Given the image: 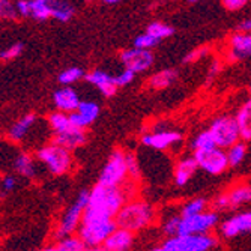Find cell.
<instances>
[{"mask_svg":"<svg viewBox=\"0 0 251 251\" xmlns=\"http://www.w3.org/2000/svg\"><path fill=\"white\" fill-rule=\"evenodd\" d=\"M53 101H54V105L57 107V110L65 111V113L75 111L81 102L78 95L75 94V90L71 87L59 89L57 92H54V95H53Z\"/></svg>","mask_w":251,"mask_h":251,"instance_id":"d6986e66","label":"cell"},{"mask_svg":"<svg viewBox=\"0 0 251 251\" xmlns=\"http://www.w3.org/2000/svg\"><path fill=\"white\" fill-rule=\"evenodd\" d=\"M84 75L83 70L80 68H70V70H65L60 75H59V83L60 84H65V86H70L73 83H75L77 80H80L81 77Z\"/></svg>","mask_w":251,"mask_h":251,"instance_id":"d6a6232c","label":"cell"},{"mask_svg":"<svg viewBox=\"0 0 251 251\" xmlns=\"http://www.w3.org/2000/svg\"><path fill=\"white\" fill-rule=\"evenodd\" d=\"M17 187V179L14 176H5L2 180V188H3V194L14 191V188Z\"/></svg>","mask_w":251,"mask_h":251,"instance_id":"7bdbcfd3","label":"cell"},{"mask_svg":"<svg viewBox=\"0 0 251 251\" xmlns=\"http://www.w3.org/2000/svg\"><path fill=\"white\" fill-rule=\"evenodd\" d=\"M125 197L126 196L121 187L104 185L98 182L89 194V203L81 223L115 218L125 204Z\"/></svg>","mask_w":251,"mask_h":251,"instance_id":"6da1fadb","label":"cell"},{"mask_svg":"<svg viewBox=\"0 0 251 251\" xmlns=\"http://www.w3.org/2000/svg\"><path fill=\"white\" fill-rule=\"evenodd\" d=\"M199 169L197 159L193 158H184L182 161L177 163L176 169H175V184L177 187H184L188 184V180L193 177V175L196 173V170Z\"/></svg>","mask_w":251,"mask_h":251,"instance_id":"ffe728a7","label":"cell"},{"mask_svg":"<svg viewBox=\"0 0 251 251\" xmlns=\"http://www.w3.org/2000/svg\"><path fill=\"white\" fill-rule=\"evenodd\" d=\"M204 208H206V200H204V199H196V200L188 201L185 206L182 208L180 215L182 217H191V215H196V214L203 212Z\"/></svg>","mask_w":251,"mask_h":251,"instance_id":"4dcf8cb0","label":"cell"},{"mask_svg":"<svg viewBox=\"0 0 251 251\" xmlns=\"http://www.w3.org/2000/svg\"><path fill=\"white\" fill-rule=\"evenodd\" d=\"M239 30H242V32H251V20H247V21L241 23Z\"/></svg>","mask_w":251,"mask_h":251,"instance_id":"bcb514c9","label":"cell"},{"mask_svg":"<svg viewBox=\"0 0 251 251\" xmlns=\"http://www.w3.org/2000/svg\"><path fill=\"white\" fill-rule=\"evenodd\" d=\"M218 70H220V65H218V62H214V63H212V66H211V70H209V74H208V77H209V78L215 77V74L218 73Z\"/></svg>","mask_w":251,"mask_h":251,"instance_id":"f6af8a7d","label":"cell"},{"mask_svg":"<svg viewBox=\"0 0 251 251\" xmlns=\"http://www.w3.org/2000/svg\"><path fill=\"white\" fill-rule=\"evenodd\" d=\"M115 218L118 227H124L131 232H139L152 223L153 209L145 201H131L124 204Z\"/></svg>","mask_w":251,"mask_h":251,"instance_id":"7a4b0ae2","label":"cell"},{"mask_svg":"<svg viewBox=\"0 0 251 251\" xmlns=\"http://www.w3.org/2000/svg\"><path fill=\"white\" fill-rule=\"evenodd\" d=\"M35 122H36V116L32 115V113H30V115L23 116L20 121H17L11 126V129L8 132L9 140H12V142H21L29 134V131L32 129V126L35 125Z\"/></svg>","mask_w":251,"mask_h":251,"instance_id":"7402d4cb","label":"cell"},{"mask_svg":"<svg viewBox=\"0 0 251 251\" xmlns=\"http://www.w3.org/2000/svg\"><path fill=\"white\" fill-rule=\"evenodd\" d=\"M134 232L124 229V227H118L116 230H113L110 233V236L104 241V244L101 245L100 250L104 251H125L128 248H131L132 242H134Z\"/></svg>","mask_w":251,"mask_h":251,"instance_id":"2e32d148","label":"cell"},{"mask_svg":"<svg viewBox=\"0 0 251 251\" xmlns=\"http://www.w3.org/2000/svg\"><path fill=\"white\" fill-rule=\"evenodd\" d=\"M53 142L66 148V149H77L80 148L81 145H84L86 142V134H84V128H80V126H75V125H71L68 129L65 131H60V132H54V137H53Z\"/></svg>","mask_w":251,"mask_h":251,"instance_id":"9a60e30c","label":"cell"},{"mask_svg":"<svg viewBox=\"0 0 251 251\" xmlns=\"http://www.w3.org/2000/svg\"><path fill=\"white\" fill-rule=\"evenodd\" d=\"M86 80L90 83V84H94L97 86L100 90H101V94L107 98L113 97L116 94V90H118V84H116V80L113 75H110L108 73L105 71H101V70H97V71H92V73H89L86 75Z\"/></svg>","mask_w":251,"mask_h":251,"instance_id":"ac0fdd59","label":"cell"},{"mask_svg":"<svg viewBox=\"0 0 251 251\" xmlns=\"http://www.w3.org/2000/svg\"><path fill=\"white\" fill-rule=\"evenodd\" d=\"M209 131H211L214 140H215V145L218 148H230L235 143H238L239 139L242 137L238 119H233L229 116L215 119L212 122Z\"/></svg>","mask_w":251,"mask_h":251,"instance_id":"8992f818","label":"cell"},{"mask_svg":"<svg viewBox=\"0 0 251 251\" xmlns=\"http://www.w3.org/2000/svg\"><path fill=\"white\" fill-rule=\"evenodd\" d=\"M105 3H110V5H113V3H118V2H121V0H104Z\"/></svg>","mask_w":251,"mask_h":251,"instance_id":"7dc6e473","label":"cell"},{"mask_svg":"<svg viewBox=\"0 0 251 251\" xmlns=\"http://www.w3.org/2000/svg\"><path fill=\"white\" fill-rule=\"evenodd\" d=\"M100 115V107L95 102L90 101H81L78 108L73 113H70V119L73 122V125L80 126V128H86L87 125L92 124Z\"/></svg>","mask_w":251,"mask_h":251,"instance_id":"e0dca14e","label":"cell"},{"mask_svg":"<svg viewBox=\"0 0 251 251\" xmlns=\"http://www.w3.org/2000/svg\"><path fill=\"white\" fill-rule=\"evenodd\" d=\"M135 71H132V70H129V68H125V70L119 74V75H116L115 77V80H116V84L119 86V87H122V86H126V84H129L132 80H134V77H135Z\"/></svg>","mask_w":251,"mask_h":251,"instance_id":"f35d334b","label":"cell"},{"mask_svg":"<svg viewBox=\"0 0 251 251\" xmlns=\"http://www.w3.org/2000/svg\"><path fill=\"white\" fill-rule=\"evenodd\" d=\"M126 166H128V173H129V176H132V177H137V176H139L140 170H139V164H137V159L134 158V155L126 153Z\"/></svg>","mask_w":251,"mask_h":251,"instance_id":"ab89813d","label":"cell"},{"mask_svg":"<svg viewBox=\"0 0 251 251\" xmlns=\"http://www.w3.org/2000/svg\"><path fill=\"white\" fill-rule=\"evenodd\" d=\"M121 60L125 65V68H129V70L135 73H142L146 71L153 63V54L148 49L134 47L131 50H125L121 54Z\"/></svg>","mask_w":251,"mask_h":251,"instance_id":"8fae6325","label":"cell"},{"mask_svg":"<svg viewBox=\"0 0 251 251\" xmlns=\"http://www.w3.org/2000/svg\"><path fill=\"white\" fill-rule=\"evenodd\" d=\"M218 217L215 212H200L191 217H182L177 235L208 233L217 224Z\"/></svg>","mask_w":251,"mask_h":251,"instance_id":"30bf717a","label":"cell"},{"mask_svg":"<svg viewBox=\"0 0 251 251\" xmlns=\"http://www.w3.org/2000/svg\"><path fill=\"white\" fill-rule=\"evenodd\" d=\"M18 15L21 17H30V0H18L15 3Z\"/></svg>","mask_w":251,"mask_h":251,"instance_id":"b9f144b4","label":"cell"},{"mask_svg":"<svg viewBox=\"0 0 251 251\" xmlns=\"http://www.w3.org/2000/svg\"><path fill=\"white\" fill-rule=\"evenodd\" d=\"M239 126H241V134H242V139L250 140L251 139V100H248L242 108L238 111V116H236Z\"/></svg>","mask_w":251,"mask_h":251,"instance_id":"484cf974","label":"cell"},{"mask_svg":"<svg viewBox=\"0 0 251 251\" xmlns=\"http://www.w3.org/2000/svg\"><path fill=\"white\" fill-rule=\"evenodd\" d=\"M49 125L51 126L53 132H60V131H65L68 129L73 122L70 119V115H66L65 111H59V113H53L49 118Z\"/></svg>","mask_w":251,"mask_h":251,"instance_id":"f1b7e54d","label":"cell"},{"mask_svg":"<svg viewBox=\"0 0 251 251\" xmlns=\"http://www.w3.org/2000/svg\"><path fill=\"white\" fill-rule=\"evenodd\" d=\"M188 2H197V0H188Z\"/></svg>","mask_w":251,"mask_h":251,"instance_id":"c3c4849f","label":"cell"},{"mask_svg":"<svg viewBox=\"0 0 251 251\" xmlns=\"http://www.w3.org/2000/svg\"><path fill=\"white\" fill-rule=\"evenodd\" d=\"M14 167H15V172L21 176L25 177H35L36 176V166H35V161L33 158L26 153V152H21L17 155L15 161H14Z\"/></svg>","mask_w":251,"mask_h":251,"instance_id":"603a6c76","label":"cell"},{"mask_svg":"<svg viewBox=\"0 0 251 251\" xmlns=\"http://www.w3.org/2000/svg\"><path fill=\"white\" fill-rule=\"evenodd\" d=\"M194 158L197 159L199 167L209 175H221L230 166L229 156L218 146L211 149H196Z\"/></svg>","mask_w":251,"mask_h":251,"instance_id":"9c48e42d","label":"cell"},{"mask_svg":"<svg viewBox=\"0 0 251 251\" xmlns=\"http://www.w3.org/2000/svg\"><path fill=\"white\" fill-rule=\"evenodd\" d=\"M217 247V239L208 233L175 235L158 247V251H208Z\"/></svg>","mask_w":251,"mask_h":251,"instance_id":"3957f363","label":"cell"},{"mask_svg":"<svg viewBox=\"0 0 251 251\" xmlns=\"http://www.w3.org/2000/svg\"><path fill=\"white\" fill-rule=\"evenodd\" d=\"M182 215H173L164 223V233L169 236H175L179 232V226H180Z\"/></svg>","mask_w":251,"mask_h":251,"instance_id":"8d00e7d4","label":"cell"},{"mask_svg":"<svg viewBox=\"0 0 251 251\" xmlns=\"http://www.w3.org/2000/svg\"><path fill=\"white\" fill-rule=\"evenodd\" d=\"M89 191H81L77 197V200L71 204L70 209H68L60 221V226L56 232L57 238H65L68 235H73V232L80 226L81 220H83V214L87 208L89 203Z\"/></svg>","mask_w":251,"mask_h":251,"instance_id":"ba28073f","label":"cell"},{"mask_svg":"<svg viewBox=\"0 0 251 251\" xmlns=\"http://www.w3.org/2000/svg\"><path fill=\"white\" fill-rule=\"evenodd\" d=\"M53 6V18L66 23L70 21L74 15V6L71 3H68L66 0H51Z\"/></svg>","mask_w":251,"mask_h":251,"instance_id":"4316f807","label":"cell"},{"mask_svg":"<svg viewBox=\"0 0 251 251\" xmlns=\"http://www.w3.org/2000/svg\"><path fill=\"white\" fill-rule=\"evenodd\" d=\"M245 152H247V148H245V145H242V143H235L233 146H230L229 148V152H227V156H229V163H230V166H238L242 159H244V156H245Z\"/></svg>","mask_w":251,"mask_h":251,"instance_id":"836d02e7","label":"cell"},{"mask_svg":"<svg viewBox=\"0 0 251 251\" xmlns=\"http://www.w3.org/2000/svg\"><path fill=\"white\" fill-rule=\"evenodd\" d=\"M204 51H206V49H200V50H196L194 53H191V54H188V56L185 57V62H193V60H197L200 56H203V54H204Z\"/></svg>","mask_w":251,"mask_h":251,"instance_id":"ee69618b","label":"cell"},{"mask_svg":"<svg viewBox=\"0 0 251 251\" xmlns=\"http://www.w3.org/2000/svg\"><path fill=\"white\" fill-rule=\"evenodd\" d=\"M159 42V39H156L153 35L151 33H145V35H140V36H137L135 41H134V47H139V49H148L151 50L152 47H155V45Z\"/></svg>","mask_w":251,"mask_h":251,"instance_id":"e575fe53","label":"cell"},{"mask_svg":"<svg viewBox=\"0 0 251 251\" xmlns=\"http://www.w3.org/2000/svg\"><path fill=\"white\" fill-rule=\"evenodd\" d=\"M248 201H251V187L242 185V187H236L232 191L220 196L215 200L214 206H215V209H233V208L241 206V204L248 203Z\"/></svg>","mask_w":251,"mask_h":251,"instance_id":"7c38bea8","label":"cell"},{"mask_svg":"<svg viewBox=\"0 0 251 251\" xmlns=\"http://www.w3.org/2000/svg\"><path fill=\"white\" fill-rule=\"evenodd\" d=\"M221 235L224 238H236L242 233H251V211L235 215L221 224Z\"/></svg>","mask_w":251,"mask_h":251,"instance_id":"4fadbf2b","label":"cell"},{"mask_svg":"<svg viewBox=\"0 0 251 251\" xmlns=\"http://www.w3.org/2000/svg\"><path fill=\"white\" fill-rule=\"evenodd\" d=\"M128 166H126V153L122 151H115L102 169L100 175V184L104 185H111V187H121L124 180L128 176Z\"/></svg>","mask_w":251,"mask_h":251,"instance_id":"52a82bcc","label":"cell"},{"mask_svg":"<svg viewBox=\"0 0 251 251\" xmlns=\"http://www.w3.org/2000/svg\"><path fill=\"white\" fill-rule=\"evenodd\" d=\"M193 148L194 151L196 149H211V148H217L215 145V140H214V137L211 134V131H203L200 132L197 137H196V140L193 143Z\"/></svg>","mask_w":251,"mask_h":251,"instance_id":"1f68e13d","label":"cell"},{"mask_svg":"<svg viewBox=\"0 0 251 251\" xmlns=\"http://www.w3.org/2000/svg\"><path fill=\"white\" fill-rule=\"evenodd\" d=\"M175 80H176V71H173V70H163V71L156 73L149 80V87L156 89V90H161V89L169 87Z\"/></svg>","mask_w":251,"mask_h":251,"instance_id":"83f0119b","label":"cell"},{"mask_svg":"<svg viewBox=\"0 0 251 251\" xmlns=\"http://www.w3.org/2000/svg\"><path fill=\"white\" fill-rule=\"evenodd\" d=\"M36 156L41 163H44L49 167V170L53 175H57V176L65 175L68 170L71 169V164H73L70 149H66V148L60 146L54 142L51 145L41 148L38 151Z\"/></svg>","mask_w":251,"mask_h":251,"instance_id":"5b68a950","label":"cell"},{"mask_svg":"<svg viewBox=\"0 0 251 251\" xmlns=\"http://www.w3.org/2000/svg\"><path fill=\"white\" fill-rule=\"evenodd\" d=\"M232 54L235 59H244L251 56V32L236 33L230 39Z\"/></svg>","mask_w":251,"mask_h":251,"instance_id":"44dd1931","label":"cell"},{"mask_svg":"<svg viewBox=\"0 0 251 251\" xmlns=\"http://www.w3.org/2000/svg\"><path fill=\"white\" fill-rule=\"evenodd\" d=\"M18 14L17 5H12L9 0H0V15L5 20H12Z\"/></svg>","mask_w":251,"mask_h":251,"instance_id":"d590c367","label":"cell"},{"mask_svg":"<svg viewBox=\"0 0 251 251\" xmlns=\"http://www.w3.org/2000/svg\"><path fill=\"white\" fill-rule=\"evenodd\" d=\"M47 250H53V251H83V250H87V247L78 235L77 236L68 235V236L62 238L56 245L49 247Z\"/></svg>","mask_w":251,"mask_h":251,"instance_id":"d4e9b609","label":"cell"},{"mask_svg":"<svg viewBox=\"0 0 251 251\" xmlns=\"http://www.w3.org/2000/svg\"><path fill=\"white\" fill-rule=\"evenodd\" d=\"M180 139H182V135L176 131H156V132L143 135L142 143L156 151H166L172 145L177 143Z\"/></svg>","mask_w":251,"mask_h":251,"instance_id":"5bb4252c","label":"cell"},{"mask_svg":"<svg viewBox=\"0 0 251 251\" xmlns=\"http://www.w3.org/2000/svg\"><path fill=\"white\" fill-rule=\"evenodd\" d=\"M23 49H25V45H23L21 42L12 44L11 47L5 49L2 53H0V59H2V60H12V59H15L17 56L21 54Z\"/></svg>","mask_w":251,"mask_h":251,"instance_id":"74e56055","label":"cell"},{"mask_svg":"<svg viewBox=\"0 0 251 251\" xmlns=\"http://www.w3.org/2000/svg\"><path fill=\"white\" fill-rule=\"evenodd\" d=\"M248 0H223V6L229 11H238L247 5Z\"/></svg>","mask_w":251,"mask_h":251,"instance_id":"60d3db41","label":"cell"},{"mask_svg":"<svg viewBox=\"0 0 251 251\" xmlns=\"http://www.w3.org/2000/svg\"><path fill=\"white\" fill-rule=\"evenodd\" d=\"M53 17L51 0H30V18L44 21Z\"/></svg>","mask_w":251,"mask_h":251,"instance_id":"cb8c5ba5","label":"cell"},{"mask_svg":"<svg viewBox=\"0 0 251 251\" xmlns=\"http://www.w3.org/2000/svg\"><path fill=\"white\" fill-rule=\"evenodd\" d=\"M118 229L116 220H97L81 223L78 226V236L84 241L86 247L90 250H100L104 241L110 236L113 230Z\"/></svg>","mask_w":251,"mask_h":251,"instance_id":"277c9868","label":"cell"},{"mask_svg":"<svg viewBox=\"0 0 251 251\" xmlns=\"http://www.w3.org/2000/svg\"><path fill=\"white\" fill-rule=\"evenodd\" d=\"M146 32L151 33V35H153L156 39L161 41V39L169 38V36L173 35V27L164 25V23H152V25H149V27H148Z\"/></svg>","mask_w":251,"mask_h":251,"instance_id":"f546056e","label":"cell"}]
</instances>
